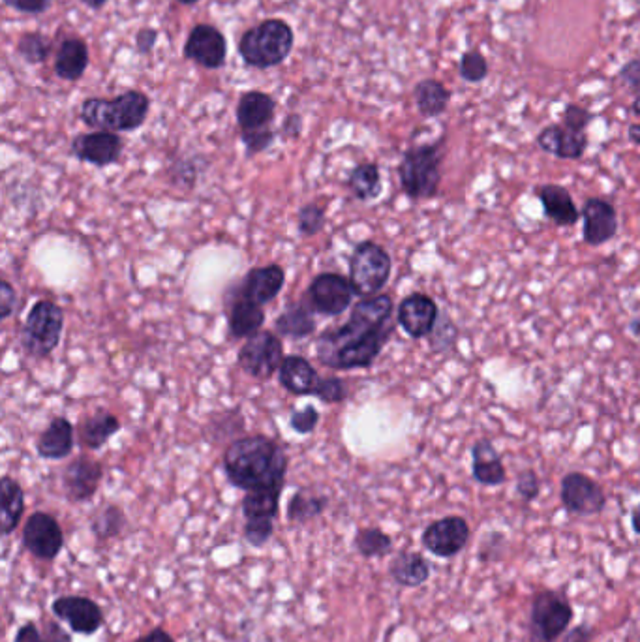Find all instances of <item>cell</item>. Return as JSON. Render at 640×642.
Listing matches in <instances>:
<instances>
[{
    "label": "cell",
    "mask_w": 640,
    "mask_h": 642,
    "mask_svg": "<svg viewBox=\"0 0 640 642\" xmlns=\"http://www.w3.org/2000/svg\"><path fill=\"white\" fill-rule=\"evenodd\" d=\"M393 310L389 295L359 301L351 310L350 320L316 340L318 361L333 370L372 367L395 331Z\"/></svg>",
    "instance_id": "1"
},
{
    "label": "cell",
    "mask_w": 640,
    "mask_h": 642,
    "mask_svg": "<svg viewBox=\"0 0 640 642\" xmlns=\"http://www.w3.org/2000/svg\"><path fill=\"white\" fill-rule=\"evenodd\" d=\"M224 472L229 483L244 492H282L288 474V457L282 447L267 436H244L228 445Z\"/></svg>",
    "instance_id": "2"
},
{
    "label": "cell",
    "mask_w": 640,
    "mask_h": 642,
    "mask_svg": "<svg viewBox=\"0 0 640 642\" xmlns=\"http://www.w3.org/2000/svg\"><path fill=\"white\" fill-rule=\"evenodd\" d=\"M151 102L141 91H126L117 98H89L81 106V121L104 132H132L147 121Z\"/></svg>",
    "instance_id": "3"
},
{
    "label": "cell",
    "mask_w": 640,
    "mask_h": 642,
    "mask_svg": "<svg viewBox=\"0 0 640 642\" xmlns=\"http://www.w3.org/2000/svg\"><path fill=\"white\" fill-rule=\"evenodd\" d=\"M443 139L408 149L398 166L404 194L410 199H432L442 183Z\"/></svg>",
    "instance_id": "4"
},
{
    "label": "cell",
    "mask_w": 640,
    "mask_h": 642,
    "mask_svg": "<svg viewBox=\"0 0 640 642\" xmlns=\"http://www.w3.org/2000/svg\"><path fill=\"white\" fill-rule=\"evenodd\" d=\"M293 40V31L286 21L267 19L244 32L237 49L248 66L265 70L290 57Z\"/></svg>",
    "instance_id": "5"
},
{
    "label": "cell",
    "mask_w": 640,
    "mask_h": 642,
    "mask_svg": "<svg viewBox=\"0 0 640 642\" xmlns=\"http://www.w3.org/2000/svg\"><path fill=\"white\" fill-rule=\"evenodd\" d=\"M64 312L51 301L32 306L21 331V346L34 359H46L61 342Z\"/></svg>",
    "instance_id": "6"
},
{
    "label": "cell",
    "mask_w": 640,
    "mask_h": 642,
    "mask_svg": "<svg viewBox=\"0 0 640 642\" xmlns=\"http://www.w3.org/2000/svg\"><path fill=\"white\" fill-rule=\"evenodd\" d=\"M393 269L391 256L383 246L365 241L355 246L350 258V282L355 295L376 297L387 286Z\"/></svg>",
    "instance_id": "7"
},
{
    "label": "cell",
    "mask_w": 640,
    "mask_h": 642,
    "mask_svg": "<svg viewBox=\"0 0 640 642\" xmlns=\"http://www.w3.org/2000/svg\"><path fill=\"white\" fill-rule=\"evenodd\" d=\"M573 622V607L565 596L543 590L535 594L530 609V641L554 642L558 641Z\"/></svg>",
    "instance_id": "8"
},
{
    "label": "cell",
    "mask_w": 640,
    "mask_h": 642,
    "mask_svg": "<svg viewBox=\"0 0 640 642\" xmlns=\"http://www.w3.org/2000/svg\"><path fill=\"white\" fill-rule=\"evenodd\" d=\"M280 490L246 492L243 498L244 539L248 545L261 549L275 534V520L280 507Z\"/></svg>",
    "instance_id": "9"
},
{
    "label": "cell",
    "mask_w": 640,
    "mask_h": 642,
    "mask_svg": "<svg viewBox=\"0 0 640 642\" xmlns=\"http://www.w3.org/2000/svg\"><path fill=\"white\" fill-rule=\"evenodd\" d=\"M282 340L271 331H260L244 342L237 363L246 376L254 380H271L284 363Z\"/></svg>",
    "instance_id": "10"
},
{
    "label": "cell",
    "mask_w": 640,
    "mask_h": 642,
    "mask_svg": "<svg viewBox=\"0 0 640 642\" xmlns=\"http://www.w3.org/2000/svg\"><path fill=\"white\" fill-rule=\"evenodd\" d=\"M560 498L567 513L580 517L599 515L607 505V496L601 485L580 472L564 475Z\"/></svg>",
    "instance_id": "11"
},
{
    "label": "cell",
    "mask_w": 640,
    "mask_h": 642,
    "mask_svg": "<svg viewBox=\"0 0 640 642\" xmlns=\"http://www.w3.org/2000/svg\"><path fill=\"white\" fill-rule=\"evenodd\" d=\"M23 545L34 558L53 562L64 547V532L53 515L36 511L25 522Z\"/></svg>",
    "instance_id": "12"
},
{
    "label": "cell",
    "mask_w": 640,
    "mask_h": 642,
    "mask_svg": "<svg viewBox=\"0 0 640 642\" xmlns=\"http://www.w3.org/2000/svg\"><path fill=\"white\" fill-rule=\"evenodd\" d=\"M355 291L350 280L336 273L316 276L308 288V305L323 316H340L351 305Z\"/></svg>",
    "instance_id": "13"
},
{
    "label": "cell",
    "mask_w": 640,
    "mask_h": 642,
    "mask_svg": "<svg viewBox=\"0 0 640 642\" xmlns=\"http://www.w3.org/2000/svg\"><path fill=\"white\" fill-rule=\"evenodd\" d=\"M423 547L438 558H453L470 541V524L462 517L451 515L428 524L423 532Z\"/></svg>",
    "instance_id": "14"
},
{
    "label": "cell",
    "mask_w": 640,
    "mask_h": 642,
    "mask_svg": "<svg viewBox=\"0 0 640 642\" xmlns=\"http://www.w3.org/2000/svg\"><path fill=\"white\" fill-rule=\"evenodd\" d=\"M51 612L61 622H66L76 635H94L104 626V611L91 597H57L51 603Z\"/></svg>",
    "instance_id": "15"
},
{
    "label": "cell",
    "mask_w": 640,
    "mask_h": 642,
    "mask_svg": "<svg viewBox=\"0 0 640 642\" xmlns=\"http://www.w3.org/2000/svg\"><path fill=\"white\" fill-rule=\"evenodd\" d=\"M184 55L186 59L196 62L203 68L216 70L226 64L228 57V44L224 34L218 31L213 25H196L184 46Z\"/></svg>",
    "instance_id": "16"
},
{
    "label": "cell",
    "mask_w": 640,
    "mask_h": 642,
    "mask_svg": "<svg viewBox=\"0 0 640 642\" xmlns=\"http://www.w3.org/2000/svg\"><path fill=\"white\" fill-rule=\"evenodd\" d=\"M102 477L104 468L98 460L91 457H77L76 460H72L62 474V485L68 500L74 504L89 502L98 492Z\"/></svg>",
    "instance_id": "17"
},
{
    "label": "cell",
    "mask_w": 640,
    "mask_h": 642,
    "mask_svg": "<svg viewBox=\"0 0 640 642\" xmlns=\"http://www.w3.org/2000/svg\"><path fill=\"white\" fill-rule=\"evenodd\" d=\"M438 318V305L434 303V299L423 293L408 295L398 306L400 327L406 331V335L417 340L428 337L434 331V327L438 325Z\"/></svg>",
    "instance_id": "18"
},
{
    "label": "cell",
    "mask_w": 640,
    "mask_h": 642,
    "mask_svg": "<svg viewBox=\"0 0 640 642\" xmlns=\"http://www.w3.org/2000/svg\"><path fill=\"white\" fill-rule=\"evenodd\" d=\"M72 153L81 162H87L96 168H106L119 160L122 141L115 132H104V130L81 134L72 141Z\"/></svg>",
    "instance_id": "19"
},
{
    "label": "cell",
    "mask_w": 640,
    "mask_h": 642,
    "mask_svg": "<svg viewBox=\"0 0 640 642\" xmlns=\"http://www.w3.org/2000/svg\"><path fill=\"white\" fill-rule=\"evenodd\" d=\"M584 220V243L590 246H601L616 237L618 231V214L614 205L603 198H590L582 207Z\"/></svg>",
    "instance_id": "20"
},
{
    "label": "cell",
    "mask_w": 640,
    "mask_h": 642,
    "mask_svg": "<svg viewBox=\"0 0 640 642\" xmlns=\"http://www.w3.org/2000/svg\"><path fill=\"white\" fill-rule=\"evenodd\" d=\"M537 147L562 160H580L588 149L586 132H573L564 124H549L537 134Z\"/></svg>",
    "instance_id": "21"
},
{
    "label": "cell",
    "mask_w": 640,
    "mask_h": 642,
    "mask_svg": "<svg viewBox=\"0 0 640 642\" xmlns=\"http://www.w3.org/2000/svg\"><path fill=\"white\" fill-rule=\"evenodd\" d=\"M275 100L261 91L244 92L237 104V123L241 134L271 130L269 124L275 119Z\"/></svg>",
    "instance_id": "22"
},
{
    "label": "cell",
    "mask_w": 640,
    "mask_h": 642,
    "mask_svg": "<svg viewBox=\"0 0 640 642\" xmlns=\"http://www.w3.org/2000/svg\"><path fill=\"white\" fill-rule=\"evenodd\" d=\"M286 275L280 265H265L252 269L241 284V295L258 303V305H267L276 295L284 288Z\"/></svg>",
    "instance_id": "23"
},
{
    "label": "cell",
    "mask_w": 640,
    "mask_h": 642,
    "mask_svg": "<svg viewBox=\"0 0 640 642\" xmlns=\"http://www.w3.org/2000/svg\"><path fill=\"white\" fill-rule=\"evenodd\" d=\"M537 198L543 205L545 218L556 226H575L579 222V209L571 198L569 190L562 184H541L537 188Z\"/></svg>",
    "instance_id": "24"
},
{
    "label": "cell",
    "mask_w": 640,
    "mask_h": 642,
    "mask_svg": "<svg viewBox=\"0 0 640 642\" xmlns=\"http://www.w3.org/2000/svg\"><path fill=\"white\" fill-rule=\"evenodd\" d=\"M472 475L479 485L498 487L505 483L507 472L502 457L490 440H479L472 447Z\"/></svg>",
    "instance_id": "25"
},
{
    "label": "cell",
    "mask_w": 640,
    "mask_h": 642,
    "mask_svg": "<svg viewBox=\"0 0 640 642\" xmlns=\"http://www.w3.org/2000/svg\"><path fill=\"white\" fill-rule=\"evenodd\" d=\"M280 383L291 395H314L320 376L310 361L301 355H290L280 367Z\"/></svg>",
    "instance_id": "26"
},
{
    "label": "cell",
    "mask_w": 640,
    "mask_h": 642,
    "mask_svg": "<svg viewBox=\"0 0 640 642\" xmlns=\"http://www.w3.org/2000/svg\"><path fill=\"white\" fill-rule=\"evenodd\" d=\"M38 455L46 460H61L74 451V427L66 417H55L38 440Z\"/></svg>",
    "instance_id": "27"
},
{
    "label": "cell",
    "mask_w": 640,
    "mask_h": 642,
    "mask_svg": "<svg viewBox=\"0 0 640 642\" xmlns=\"http://www.w3.org/2000/svg\"><path fill=\"white\" fill-rule=\"evenodd\" d=\"M228 318L231 337L250 338L260 333L265 323V312L263 306L241 295L229 306Z\"/></svg>",
    "instance_id": "28"
},
{
    "label": "cell",
    "mask_w": 640,
    "mask_h": 642,
    "mask_svg": "<svg viewBox=\"0 0 640 642\" xmlns=\"http://www.w3.org/2000/svg\"><path fill=\"white\" fill-rule=\"evenodd\" d=\"M0 505V530L2 535H10L16 532L25 513V490L10 475L0 479Z\"/></svg>",
    "instance_id": "29"
},
{
    "label": "cell",
    "mask_w": 640,
    "mask_h": 642,
    "mask_svg": "<svg viewBox=\"0 0 640 642\" xmlns=\"http://www.w3.org/2000/svg\"><path fill=\"white\" fill-rule=\"evenodd\" d=\"M389 575L404 588H419L430 579V564L419 552H398L389 566Z\"/></svg>",
    "instance_id": "30"
},
{
    "label": "cell",
    "mask_w": 640,
    "mask_h": 642,
    "mask_svg": "<svg viewBox=\"0 0 640 642\" xmlns=\"http://www.w3.org/2000/svg\"><path fill=\"white\" fill-rule=\"evenodd\" d=\"M89 66V49L81 38H66L62 42L57 59H55V72L61 79L76 81L85 74Z\"/></svg>",
    "instance_id": "31"
},
{
    "label": "cell",
    "mask_w": 640,
    "mask_h": 642,
    "mask_svg": "<svg viewBox=\"0 0 640 642\" xmlns=\"http://www.w3.org/2000/svg\"><path fill=\"white\" fill-rule=\"evenodd\" d=\"M121 430V421L113 413L100 410L79 425V442L87 449H100Z\"/></svg>",
    "instance_id": "32"
},
{
    "label": "cell",
    "mask_w": 640,
    "mask_h": 642,
    "mask_svg": "<svg viewBox=\"0 0 640 642\" xmlns=\"http://www.w3.org/2000/svg\"><path fill=\"white\" fill-rule=\"evenodd\" d=\"M413 100L419 113L427 119H434L443 115V111L451 102V91L438 79H423L413 89Z\"/></svg>",
    "instance_id": "33"
},
{
    "label": "cell",
    "mask_w": 640,
    "mask_h": 642,
    "mask_svg": "<svg viewBox=\"0 0 640 642\" xmlns=\"http://www.w3.org/2000/svg\"><path fill=\"white\" fill-rule=\"evenodd\" d=\"M312 308L303 305H291L284 310L275 321V329L278 335L288 338L310 337L316 331V321L312 316Z\"/></svg>",
    "instance_id": "34"
},
{
    "label": "cell",
    "mask_w": 640,
    "mask_h": 642,
    "mask_svg": "<svg viewBox=\"0 0 640 642\" xmlns=\"http://www.w3.org/2000/svg\"><path fill=\"white\" fill-rule=\"evenodd\" d=\"M348 188L359 201H374L381 196V173L378 164L366 162L353 169L348 177Z\"/></svg>",
    "instance_id": "35"
},
{
    "label": "cell",
    "mask_w": 640,
    "mask_h": 642,
    "mask_svg": "<svg viewBox=\"0 0 640 642\" xmlns=\"http://www.w3.org/2000/svg\"><path fill=\"white\" fill-rule=\"evenodd\" d=\"M327 505H329V498H327V496L314 494V492H308V490H297V492L291 496L286 515H288L290 522L305 524V522L318 519L320 515H323L325 509H327Z\"/></svg>",
    "instance_id": "36"
},
{
    "label": "cell",
    "mask_w": 640,
    "mask_h": 642,
    "mask_svg": "<svg viewBox=\"0 0 640 642\" xmlns=\"http://www.w3.org/2000/svg\"><path fill=\"white\" fill-rule=\"evenodd\" d=\"M124 528H126V515L119 505H104L92 515V534L96 535V539H100V541L119 537Z\"/></svg>",
    "instance_id": "37"
},
{
    "label": "cell",
    "mask_w": 640,
    "mask_h": 642,
    "mask_svg": "<svg viewBox=\"0 0 640 642\" xmlns=\"http://www.w3.org/2000/svg\"><path fill=\"white\" fill-rule=\"evenodd\" d=\"M353 547L363 558H383L393 551V539L380 528H361L353 537Z\"/></svg>",
    "instance_id": "38"
},
{
    "label": "cell",
    "mask_w": 640,
    "mask_h": 642,
    "mask_svg": "<svg viewBox=\"0 0 640 642\" xmlns=\"http://www.w3.org/2000/svg\"><path fill=\"white\" fill-rule=\"evenodd\" d=\"M244 430V417L243 413L239 410H231V412L218 413L214 415L207 427V436L213 438L214 442L226 440V438H233L239 432Z\"/></svg>",
    "instance_id": "39"
},
{
    "label": "cell",
    "mask_w": 640,
    "mask_h": 642,
    "mask_svg": "<svg viewBox=\"0 0 640 642\" xmlns=\"http://www.w3.org/2000/svg\"><path fill=\"white\" fill-rule=\"evenodd\" d=\"M17 53L31 64H40L49 57L51 44L46 36H42L38 32H27L21 36V40L17 44Z\"/></svg>",
    "instance_id": "40"
},
{
    "label": "cell",
    "mask_w": 640,
    "mask_h": 642,
    "mask_svg": "<svg viewBox=\"0 0 640 642\" xmlns=\"http://www.w3.org/2000/svg\"><path fill=\"white\" fill-rule=\"evenodd\" d=\"M458 74L468 83H481L488 76V62L485 55L477 49L462 53L458 62Z\"/></svg>",
    "instance_id": "41"
},
{
    "label": "cell",
    "mask_w": 640,
    "mask_h": 642,
    "mask_svg": "<svg viewBox=\"0 0 640 642\" xmlns=\"http://www.w3.org/2000/svg\"><path fill=\"white\" fill-rule=\"evenodd\" d=\"M325 226V211L318 203H306L299 211V231L305 237L320 233Z\"/></svg>",
    "instance_id": "42"
},
{
    "label": "cell",
    "mask_w": 640,
    "mask_h": 642,
    "mask_svg": "<svg viewBox=\"0 0 640 642\" xmlns=\"http://www.w3.org/2000/svg\"><path fill=\"white\" fill-rule=\"evenodd\" d=\"M594 119V113L579 104H567L562 113V124L573 132H586Z\"/></svg>",
    "instance_id": "43"
},
{
    "label": "cell",
    "mask_w": 640,
    "mask_h": 642,
    "mask_svg": "<svg viewBox=\"0 0 640 642\" xmlns=\"http://www.w3.org/2000/svg\"><path fill=\"white\" fill-rule=\"evenodd\" d=\"M314 395L325 404H338V402L346 400L348 389H346L344 382L338 378H320Z\"/></svg>",
    "instance_id": "44"
},
{
    "label": "cell",
    "mask_w": 640,
    "mask_h": 642,
    "mask_svg": "<svg viewBox=\"0 0 640 642\" xmlns=\"http://www.w3.org/2000/svg\"><path fill=\"white\" fill-rule=\"evenodd\" d=\"M320 423V412L314 406H306L303 412H293L290 417V425L299 434H310L314 432L316 425Z\"/></svg>",
    "instance_id": "45"
},
{
    "label": "cell",
    "mask_w": 640,
    "mask_h": 642,
    "mask_svg": "<svg viewBox=\"0 0 640 642\" xmlns=\"http://www.w3.org/2000/svg\"><path fill=\"white\" fill-rule=\"evenodd\" d=\"M539 477L535 474L534 470H524L520 472L519 479H517V492L524 502H534L535 498L539 496Z\"/></svg>",
    "instance_id": "46"
},
{
    "label": "cell",
    "mask_w": 640,
    "mask_h": 642,
    "mask_svg": "<svg viewBox=\"0 0 640 642\" xmlns=\"http://www.w3.org/2000/svg\"><path fill=\"white\" fill-rule=\"evenodd\" d=\"M618 79L627 87V91L640 94V57L625 62L618 72Z\"/></svg>",
    "instance_id": "47"
},
{
    "label": "cell",
    "mask_w": 640,
    "mask_h": 642,
    "mask_svg": "<svg viewBox=\"0 0 640 642\" xmlns=\"http://www.w3.org/2000/svg\"><path fill=\"white\" fill-rule=\"evenodd\" d=\"M243 143L248 149V153H263L275 139L273 130H261V132H252V134H241Z\"/></svg>",
    "instance_id": "48"
},
{
    "label": "cell",
    "mask_w": 640,
    "mask_h": 642,
    "mask_svg": "<svg viewBox=\"0 0 640 642\" xmlns=\"http://www.w3.org/2000/svg\"><path fill=\"white\" fill-rule=\"evenodd\" d=\"M16 303V290L12 288V284H10V282L2 280V284H0V308H2L0 318H2V320H8V318L14 314Z\"/></svg>",
    "instance_id": "49"
},
{
    "label": "cell",
    "mask_w": 640,
    "mask_h": 642,
    "mask_svg": "<svg viewBox=\"0 0 640 642\" xmlns=\"http://www.w3.org/2000/svg\"><path fill=\"white\" fill-rule=\"evenodd\" d=\"M4 4L23 14H42L49 8L51 0H4Z\"/></svg>",
    "instance_id": "50"
},
{
    "label": "cell",
    "mask_w": 640,
    "mask_h": 642,
    "mask_svg": "<svg viewBox=\"0 0 640 642\" xmlns=\"http://www.w3.org/2000/svg\"><path fill=\"white\" fill-rule=\"evenodd\" d=\"M44 641L46 642H72V637L61 624L55 620H44Z\"/></svg>",
    "instance_id": "51"
},
{
    "label": "cell",
    "mask_w": 640,
    "mask_h": 642,
    "mask_svg": "<svg viewBox=\"0 0 640 642\" xmlns=\"http://www.w3.org/2000/svg\"><path fill=\"white\" fill-rule=\"evenodd\" d=\"M14 642H46L44 633L38 629L34 622H27L17 629L16 639Z\"/></svg>",
    "instance_id": "52"
},
{
    "label": "cell",
    "mask_w": 640,
    "mask_h": 642,
    "mask_svg": "<svg viewBox=\"0 0 640 642\" xmlns=\"http://www.w3.org/2000/svg\"><path fill=\"white\" fill-rule=\"evenodd\" d=\"M156 36H158V34H156V31H153V29H143V31H139L138 38H136V42H138L139 53H143V55L151 53L154 42H156Z\"/></svg>",
    "instance_id": "53"
},
{
    "label": "cell",
    "mask_w": 640,
    "mask_h": 642,
    "mask_svg": "<svg viewBox=\"0 0 640 642\" xmlns=\"http://www.w3.org/2000/svg\"><path fill=\"white\" fill-rule=\"evenodd\" d=\"M592 637H594L592 627L580 626L571 629V631H567L564 642H590L592 641Z\"/></svg>",
    "instance_id": "54"
},
{
    "label": "cell",
    "mask_w": 640,
    "mask_h": 642,
    "mask_svg": "<svg viewBox=\"0 0 640 642\" xmlns=\"http://www.w3.org/2000/svg\"><path fill=\"white\" fill-rule=\"evenodd\" d=\"M134 642H175L173 637L169 635L164 627H154L153 631H149L147 635L139 637L138 641Z\"/></svg>",
    "instance_id": "55"
},
{
    "label": "cell",
    "mask_w": 640,
    "mask_h": 642,
    "mask_svg": "<svg viewBox=\"0 0 640 642\" xmlns=\"http://www.w3.org/2000/svg\"><path fill=\"white\" fill-rule=\"evenodd\" d=\"M299 130H301V119L297 115H291L288 123H284V132L290 134L291 138H295L299 134Z\"/></svg>",
    "instance_id": "56"
},
{
    "label": "cell",
    "mask_w": 640,
    "mask_h": 642,
    "mask_svg": "<svg viewBox=\"0 0 640 642\" xmlns=\"http://www.w3.org/2000/svg\"><path fill=\"white\" fill-rule=\"evenodd\" d=\"M627 136H629V141L635 143V145H640V123L631 124L629 130H627Z\"/></svg>",
    "instance_id": "57"
},
{
    "label": "cell",
    "mask_w": 640,
    "mask_h": 642,
    "mask_svg": "<svg viewBox=\"0 0 640 642\" xmlns=\"http://www.w3.org/2000/svg\"><path fill=\"white\" fill-rule=\"evenodd\" d=\"M631 524H633V530L635 534L640 535V504L633 509V515H631Z\"/></svg>",
    "instance_id": "58"
},
{
    "label": "cell",
    "mask_w": 640,
    "mask_h": 642,
    "mask_svg": "<svg viewBox=\"0 0 640 642\" xmlns=\"http://www.w3.org/2000/svg\"><path fill=\"white\" fill-rule=\"evenodd\" d=\"M83 2L92 10H98V8H102L106 4L107 0H83Z\"/></svg>",
    "instance_id": "59"
},
{
    "label": "cell",
    "mask_w": 640,
    "mask_h": 642,
    "mask_svg": "<svg viewBox=\"0 0 640 642\" xmlns=\"http://www.w3.org/2000/svg\"><path fill=\"white\" fill-rule=\"evenodd\" d=\"M631 111H633L635 115H639L640 117V94L639 96H637V98H635V102L631 104Z\"/></svg>",
    "instance_id": "60"
},
{
    "label": "cell",
    "mask_w": 640,
    "mask_h": 642,
    "mask_svg": "<svg viewBox=\"0 0 640 642\" xmlns=\"http://www.w3.org/2000/svg\"><path fill=\"white\" fill-rule=\"evenodd\" d=\"M181 4H196V2H199V0H179Z\"/></svg>",
    "instance_id": "61"
}]
</instances>
